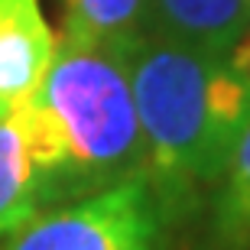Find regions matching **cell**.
Returning <instances> with one entry per match:
<instances>
[{"label": "cell", "instance_id": "1", "mask_svg": "<svg viewBox=\"0 0 250 250\" xmlns=\"http://www.w3.org/2000/svg\"><path fill=\"white\" fill-rule=\"evenodd\" d=\"M146 176L166 211L195 188L214 186L250 121V78L231 56H211L143 33L127 49Z\"/></svg>", "mask_w": 250, "mask_h": 250}, {"label": "cell", "instance_id": "2", "mask_svg": "<svg viewBox=\"0 0 250 250\" xmlns=\"http://www.w3.org/2000/svg\"><path fill=\"white\" fill-rule=\"evenodd\" d=\"M29 133L46 198H88L146 172L127 49L59 42L39 91L13 104Z\"/></svg>", "mask_w": 250, "mask_h": 250}, {"label": "cell", "instance_id": "3", "mask_svg": "<svg viewBox=\"0 0 250 250\" xmlns=\"http://www.w3.org/2000/svg\"><path fill=\"white\" fill-rule=\"evenodd\" d=\"M163 202L146 172L36 214L0 250H163Z\"/></svg>", "mask_w": 250, "mask_h": 250}, {"label": "cell", "instance_id": "4", "mask_svg": "<svg viewBox=\"0 0 250 250\" xmlns=\"http://www.w3.org/2000/svg\"><path fill=\"white\" fill-rule=\"evenodd\" d=\"M42 0H0V98L20 104L39 91L56 59Z\"/></svg>", "mask_w": 250, "mask_h": 250}, {"label": "cell", "instance_id": "5", "mask_svg": "<svg viewBox=\"0 0 250 250\" xmlns=\"http://www.w3.org/2000/svg\"><path fill=\"white\" fill-rule=\"evenodd\" d=\"M250 20V0H149L146 33L211 56H231Z\"/></svg>", "mask_w": 250, "mask_h": 250}, {"label": "cell", "instance_id": "6", "mask_svg": "<svg viewBox=\"0 0 250 250\" xmlns=\"http://www.w3.org/2000/svg\"><path fill=\"white\" fill-rule=\"evenodd\" d=\"M46 202V179L36 166L29 133L13 107L10 117L0 121V237H10L42 214Z\"/></svg>", "mask_w": 250, "mask_h": 250}, {"label": "cell", "instance_id": "7", "mask_svg": "<svg viewBox=\"0 0 250 250\" xmlns=\"http://www.w3.org/2000/svg\"><path fill=\"white\" fill-rule=\"evenodd\" d=\"M149 0H62V39L130 49L146 33Z\"/></svg>", "mask_w": 250, "mask_h": 250}, {"label": "cell", "instance_id": "8", "mask_svg": "<svg viewBox=\"0 0 250 250\" xmlns=\"http://www.w3.org/2000/svg\"><path fill=\"white\" fill-rule=\"evenodd\" d=\"M218 182H221L218 198H214L218 244L224 250H247L250 247V121L244 124Z\"/></svg>", "mask_w": 250, "mask_h": 250}, {"label": "cell", "instance_id": "9", "mask_svg": "<svg viewBox=\"0 0 250 250\" xmlns=\"http://www.w3.org/2000/svg\"><path fill=\"white\" fill-rule=\"evenodd\" d=\"M231 62L250 78V20H247V29H244L241 42H237V46H234V52H231Z\"/></svg>", "mask_w": 250, "mask_h": 250}, {"label": "cell", "instance_id": "10", "mask_svg": "<svg viewBox=\"0 0 250 250\" xmlns=\"http://www.w3.org/2000/svg\"><path fill=\"white\" fill-rule=\"evenodd\" d=\"M10 111H13V104H7L3 98H0V121H3V117H10Z\"/></svg>", "mask_w": 250, "mask_h": 250}]
</instances>
